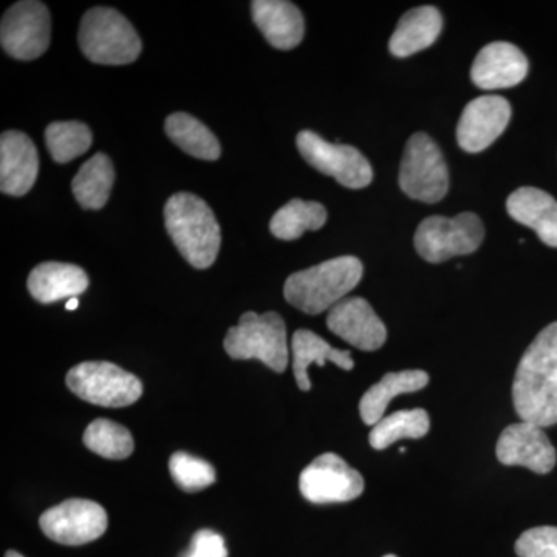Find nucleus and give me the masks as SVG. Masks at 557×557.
Returning <instances> with one entry per match:
<instances>
[{"label": "nucleus", "mask_w": 557, "mask_h": 557, "mask_svg": "<svg viewBox=\"0 0 557 557\" xmlns=\"http://www.w3.org/2000/svg\"><path fill=\"white\" fill-rule=\"evenodd\" d=\"M512 401L520 420L544 429L557 424V322L542 330L520 359Z\"/></svg>", "instance_id": "nucleus-1"}, {"label": "nucleus", "mask_w": 557, "mask_h": 557, "mask_svg": "<svg viewBox=\"0 0 557 557\" xmlns=\"http://www.w3.org/2000/svg\"><path fill=\"white\" fill-rule=\"evenodd\" d=\"M164 223L180 255L197 270H207L218 259L222 236L207 201L190 193H177L166 201Z\"/></svg>", "instance_id": "nucleus-2"}, {"label": "nucleus", "mask_w": 557, "mask_h": 557, "mask_svg": "<svg viewBox=\"0 0 557 557\" xmlns=\"http://www.w3.org/2000/svg\"><path fill=\"white\" fill-rule=\"evenodd\" d=\"M364 267L354 256L330 259L311 269L293 273L284 285L288 304L307 314L332 310L346 298L359 281Z\"/></svg>", "instance_id": "nucleus-3"}, {"label": "nucleus", "mask_w": 557, "mask_h": 557, "mask_svg": "<svg viewBox=\"0 0 557 557\" xmlns=\"http://www.w3.org/2000/svg\"><path fill=\"white\" fill-rule=\"evenodd\" d=\"M78 42L84 57L101 65L132 64L143 50L134 25L119 11L106 7H97L84 14Z\"/></svg>", "instance_id": "nucleus-4"}, {"label": "nucleus", "mask_w": 557, "mask_h": 557, "mask_svg": "<svg viewBox=\"0 0 557 557\" xmlns=\"http://www.w3.org/2000/svg\"><path fill=\"white\" fill-rule=\"evenodd\" d=\"M231 359H259L267 368L282 373L289 361L287 327L276 311L258 314L247 311L223 341Z\"/></svg>", "instance_id": "nucleus-5"}, {"label": "nucleus", "mask_w": 557, "mask_h": 557, "mask_svg": "<svg viewBox=\"0 0 557 557\" xmlns=\"http://www.w3.org/2000/svg\"><path fill=\"white\" fill-rule=\"evenodd\" d=\"M399 188L410 199L437 203L449 189V172L437 143L423 132L409 138L399 168Z\"/></svg>", "instance_id": "nucleus-6"}, {"label": "nucleus", "mask_w": 557, "mask_h": 557, "mask_svg": "<svg viewBox=\"0 0 557 557\" xmlns=\"http://www.w3.org/2000/svg\"><path fill=\"white\" fill-rule=\"evenodd\" d=\"M485 237V226L479 215L463 212L456 218L432 215L420 223L416 233L418 255L431 263H442L456 256L478 251Z\"/></svg>", "instance_id": "nucleus-7"}, {"label": "nucleus", "mask_w": 557, "mask_h": 557, "mask_svg": "<svg viewBox=\"0 0 557 557\" xmlns=\"http://www.w3.org/2000/svg\"><path fill=\"white\" fill-rule=\"evenodd\" d=\"M65 383L76 397L102 408H126L143 395L137 376L108 361L81 362L69 370Z\"/></svg>", "instance_id": "nucleus-8"}, {"label": "nucleus", "mask_w": 557, "mask_h": 557, "mask_svg": "<svg viewBox=\"0 0 557 557\" xmlns=\"http://www.w3.org/2000/svg\"><path fill=\"white\" fill-rule=\"evenodd\" d=\"M50 40V11L42 2L22 0L3 14L0 42L14 60H38L49 49Z\"/></svg>", "instance_id": "nucleus-9"}, {"label": "nucleus", "mask_w": 557, "mask_h": 557, "mask_svg": "<svg viewBox=\"0 0 557 557\" xmlns=\"http://www.w3.org/2000/svg\"><path fill=\"white\" fill-rule=\"evenodd\" d=\"M296 145L311 168L335 178L339 185L348 189H362L372 183V168L358 149L333 145L311 131L299 132Z\"/></svg>", "instance_id": "nucleus-10"}, {"label": "nucleus", "mask_w": 557, "mask_h": 557, "mask_svg": "<svg viewBox=\"0 0 557 557\" xmlns=\"http://www.w3.org/2000/svg\"><path fill=\"white\" fill-rule=\"evenodd\" d=\"M108 512L97 502L70 498L47 509L39 519L40 530L51 541L70 547L90 544L108 530Z\"/></svg>", "instance_id": "nucleus-11"}, {"label": "nucleus", "mask_w": 557, "mask_h": 557, "mask_svg": "<svg viewBox=\"0 0 557 557\" xmlns=\"http://www.w3.org/2000/svg\"><path fill=\"white\" fill-rule=\"evenodd\" d=\"M299 490L311 504H344L361 496L364 479L346 460L325 453L300 472Z\"/></svg>", "instance_id": "nucleus-12"}, {"label": "nucleus", "mask_w": 557, "mask_h": 557, "mask_svg": "<svg viewBox=\"0 0 557 557\" xmlns=\"http://www.w3.org/2000/svg\"><path fill=\"white\" fill-rule=\"evenodd\" d=\"M496 454L505 467H523L536 474H548L556 465V449L544 428L528 421L504 429Z\"/></svg>", "instance_id": "nucleus-13"}, {"label": "nucleus", "mask_w": 557, "mask_h": 557, "mask_svg": "<svg viewBox=\"0 0 557 557\" xmlns=\"http://www.w3.org/2000/svg\"><path fill=\"white\" fill-rule=\"evenodd\" d=\"M511 119V106L497 95H485L469 102L457 126V141L469 153L490 148Z\"/></svg>", "instance_id": "nucleus-14"}, {"label": "nucleus", "mask_w": 557, "mask_h": 557, "mask_svg": "<svg viewBox=\"0 0 557 557\" xmlns=\"http://www.w3.org/2000/svg\"><path fill=\"white\" fill-rule=\"evenodd\" d=\"M327 327L359 350H379L387 339L386 325L362 298H347L336 304L329 310Z\"/></svg>", "instance_id": "nucleus-15"}, {"label": "nucleus", "mask_w": 557, "mask_h": 557, "mask_svg": "<svg viewBox=\"0 0 557 557\" xmlns=\"http://www.w3.org/2000/svg\"><path fill=\"white\" fill-rule=\"evenodd\" d=\"M39 174V156L35 143L20 131L3 132L0 137V190L22 197L30 193Z\"/></svg>", "instance_id": "nucleus-16"}, {"label": "nucleus", "mask_w": 557, "mask_h": 557, "mask_svg": "<svg viewBox=\"0 0 557 557\" xmlns=\"http://www.w3.org/2000/svg\"><path fill=\"white\" fill-rule=\"evenodd\" d=\"M528 60L522 50L509 42L487 44L479 51L471 78L483 90L508 89L527 78Z\"/></svg>", "instance_id": "nucleus-17"}, {"label": "nucleus", "mask_w": 557, "mask_h": 557, "mask_svg": "<svg viewBox=\"0 0 557 557\" xmlns=\"http://www.w3.org/2000/svg\"><path fill=\"white\" fill-rule=\"evenodd\" d=\"M252 21L274 49L292 50L306 36V22L295 3L285 0H255Z\"/></svg>", "instance_id": "nucleus-18"}, {"label": "nucleus", "mask_w": 557, "mask_h": 557, "mask_svg": "<svg viewBox=\"0 0 557 557\" xmlns=\"http://www.w3.org/2000/svg\"><path fill=\"white\" fill-rule=\"evenodd\" d=\"M507 211L516 222L536 231L539 239L557 248V201L545 190L520 188L507 200Z\"/></svg>", "instance_id": "nucleus-19"}, {"label": "nucleus", "mask_w": 557, "mask_h": 557, "mask_svg": "<svg viewBox=\"0 0 557 557\" xmlns=\"http://www.w3.org/2000/svg\"><path fill=\"white\" fill-rule=\"evenodd\" d=\"M28 292L40 304L78 298L89 288L86 271L72 263L44 262L28 276Z\"/></svg>", "instance_id": "nucleus-20"}, {"label": "nucleus", "mask_w": 557, "mask_h": 557, "mask_svg": "<svg viewBox=\"0 0 557 557\" xmlns=\"http://www.w3.org/2000/svg\"><path fill=\"white\" fill-rule=\"evenodd\" d=\"M443 17L434 7H418L399 20L394 35L388 40V50L394 57L408 58L428 49L438 39Z\"/></svg>", "instance_id": "nucleus-21"}, {"label": "nucleus", "mask_w": 557, "mask_h": 557, "mask_svg": "<svg viewBox=\"0 0 557 557\" xmlns=\"http://www.w3.org/2000/svg\"><path fill=\"white\" fill-rule=\"evenodd\" d=\"M292 351L293 372H295L296 383L302 392H309L311 388L307 370L313 362H317L321 368L327 361L343 370L355 368L350 351L333 348L327 341L322 339L321 336L310 332V330L300 329L293 335Z\"/></svg>", "instance_id": "nucleus-22"}, {"label": "nucleus", "mask_w": 557, "mask_h": 557, "mask_svg": "<svg viewBox=\"0 0 557 557\" xmlns=\"http://www.w3.org/2000/svg\"><path fill=\"white\" fill-rule=\"evenodd\" d=\"M429 384V375L424 370H403L387 373L379 383L362 395L359 401V413L368 426H375L384 418L388 403L401 394H412Z\"/></svg>", "instance_id": "nucleus-23"}, {"label": "nucleus", "mask_w": 557, "mask_h": 557, "mask_svg": "<svg viewBox=\"0 0 557 557\" xmlns=\"http://www.w3.org/2000/svg\"><path fill=\"white\" fill-rule=\"evenodd\" d=\"M115 183L112 160L106 153H97L81 166L72 182L73 196L84 209H101L108 203Z\"/></svg>", "instance_id": "nucleus-24"}, {"label": "nucleus", "mask_w": 557, "mask_h": 557, "mask_svg": "<svg viewBox=\"0 0 557 557\" xmlns=\"http://www.w3.org/2000/svg\"><path fill=\"white\" fill-rule=\"evenodd\" d=\"M164 132L172 143L185 150L188 156L208 161L220 159L222 149H220L219 139L203 123L189 113H172L164 123Z\"/></svg>", "instance_id": "nucleus-25"}, {"label": "nucleus", "mask_w": 557, "mask_h": 557, "mask_svg": "<svg viewBox=\"0 0 557 557\" xmlns=\"http://www.w3.org/2000/svg\"><path fill=\"white\" fill-rule=\"evenodd\" d=\"M327 222V209L318 201L293 199L278 209L270 222V231L281 240H296L306 231H318Z\"/></svg>", "instance_id": "nucleus-26"}, {"label": "nucleus", "mask_w": 557, "mask_h": 557, "mask_svg": "<svg viewBox=\"0 0 557 557\" xmlns=\"http://www.w3.org/2000/svg\"><path fill=\"white\" fill-rule=\"evenodd\" d=\"M431 428V418L424 409L398 410L384 417L370 431V446L376 450L387 449L388 446L403 438H423Z\"/></svg>", "instance_id": "nucleus-27"}, {"label": "nucleus", "mask_w": 557, "mask_h": 557, "mask_svg": "<svg viewBox=\"0 0 557 557\" xmlns=\"http://www.w3.org/2000/svg\"><path fill=\"white\" fill-rule=\"evenodd\" d=\"M46 143L51 159L65 164L90 149L94 135L90 127L79 121H57L47 127Z\"/></svg>", "instance_id": "nucleus-28"}, {"label": "nucleus", "mask_w": 557, "mask_h": 557, "mask_svg": "<svg viewBox=\"0 0 557 557\" xmlns=\"http://www.w3.org/2000/svg\"><path fill=\"white\" fill-rule=\"evenodd\" d=\"M83 440L87 449L109 460H124L134 453V438L131 432L106 418H98L90 423L84 432Z\"/></svg>", "instance_id": "nucleus-29"}, {"label": "nucleus", "mask_w": 557, "mask_h": 557, "mask_svg": "<svg viewBox=\"0 0 557 557\" xmlns=\"http://www.w3.org/2000/svg\"><path fill=\"white\" fill-rule=\"evenodd\" d=\"M170 472L174 482L186 493H197L215 482V469L186 453H175L170 460Z\"/></svg>", "instance_id": "nucleus-30"}, {"label": "nucleus", "mask_w": 557, "mask_h": 557, "mask_svg": "<svg viewBox=\"0 0 557 557\" xmlns=\"http://www.w3.org/2000/svg\"><path fill=\"white\" fill-rule=\"evenodd\" d=\"M519 557H557V527H536L516 542Z\"/></svg>", "instance_id": "nucleus-31"}, {"label": "nucleus", "mask_w": 557, "mask_h": 557, "mask_svg": "<svg viewBox=\"0 0 557 557\" xmlns=\"http://www.w3.org/2000/svg\"><path fill=\"white\" fill-rule=\"evenodd\" d=\"M186 557H228V549L220 534L211 530H200L194 534Z\"/></svg>", "instance_id": "nucleus-32"}, {"label": "nucleus", "mask_w": 557, "mask_h": 557, "mask_svg": "<svg viewBox=\"0 0 557 557\" xmlns=\"http://www.w3.org/2000/svg\"><path fill=\"white\" fill-rule=\"evenodd\" d=\"M65 309H67V310L78 309V299H76V298L69 299V302H67V306H65Z\"/></svg>", "instance_id": "nucleus-33"}, {"label": "nucleus", "mask_w": 557, "mask_h": 557, "mask_svg": "<svg viewBox=\"0 0 557 557\" xmlns=\"http://www.w3.org/2000/svg\"><path fill=\"white\" fill-rule=\"evenodd\" d=\"M5 557H24V556H22L21 553L13 552V549H11V552L5 553Z\"/></svg>", "instance_id": "nucleus-34"}, {"label": "nucleus", "mask_w": 557, "mask_h": 557, "mask_svg": "<svg viewBox=\"0 0 557 557\" xmlns=\"http://www.w3.org/2000/svg\"><path fill=\"white\" fill-rule=\"evenodd\" d=\"M384 557H397V556H395V555H387V556H384Z\"/></svg>", "instance_id": "nucleus-35"}]
</instances>
